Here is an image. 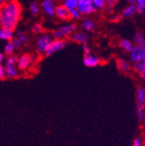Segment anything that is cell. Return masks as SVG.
Segmentation results:
<instances>
[{
  "label": "cell",
  "mask_w": 145,
  "mask_h": 146,
  "mask_svg": "<svg viewBox=\"0 0 145 146\" xmlns=\"http://www.w3.org/2000/svg\"><path fill=\"white\" fill-rule=\"evenodd\" d=\"M121 18H122L121 15H113L111 17V21H113V22H119Z\"/></svg>",
  "instance_id": "obj_35"
},
{
  "label": "cell",
  "mask_w": 145,
  "mask_h": 146,
  "mask_svg": "<svg viewBox=\"0 0 145 146\" xmlns=\"http://www.w3.org/2000/svg\"><path fill=\"white\" fill-rule=\"evenodd\" d=\"M11 43H12V44H13V46L15 47L16 50H19V49H20V48L23 46L22 42H21L19 38H14L11 40Z\"/></svg>",
  "instance_id": "obj_29"
},
{
  "label": "cell",
  "mask_w": 145,
  "mask_h": 146,
  "mask_svg": "<svg viewBox=\"0 0 145 146\" xmlns=\"http://www.w3.org/2000/svg\"><path fill=\"white\" fill-rule=\"evenodd\" d=\"M17 58L16 56H8L5 61V67L6 71V77L10 78H17L19 76V68L17 66Z\"/></svg>",
  "instance_id": "obj_4"
},
{
  "label": "cell",
  "mask_w": 145,
  "mask_h": 146,
  "mask_svg": "<svg viewBox=\"0 0 145 146\" xmlns=\"http://www.w3.org/2000/svg\"><path fill=\"white\" fill-rule=\"evenodd\" d=\"M94 7L97 11H105L107 8V0H92Z\"/></svg>",
  "instance_id": "obj_21"
},
{
  "label": "cell",
  "mask_w": 145,
  "mask_h": 146,
  "mask_svg": "<svg viewBox=\"0 0 145 146\" xmlns=\"http://www.w3.org/2000/svg\"><path fill=\"white\" fill-rule=\"evenodd\" d=\"M80 27L84 32H92L97 28V22L90 17H86L82 20Z\"/></svg>",
  "instance_id": "obj_12"
},
{
  "label": "cell",
  "mask_w": 145,
  "mask_h": 146,
  "mask_svg": "<svg viewBox=\"0 0 145 146\" xmlns=\"http://www.w3.org/2000/svg\"><path fill=\"white\" fill-rule=\"evenodd\" d=\"M77 10L80 12L82 16L85 17L92 15L97 11L92 3V0H78Z\"/></svg>",
  "instance_id": "obj_6"
},
{
  "label": "cell",
  "mask_w": 145,
  "mask_h": 146,
  "mask_svg": "<svg viewBox=\"0 0 145 146\" xmlns=\"http://www.w3.org/2000/svg\"><path fill=\"white\" fill-rule=\"evenodd\" d=\"M30 11L31 13L32 16L34 17H37L39 15L40 12V5L37 1H33L30 3Z\"/></svg>",
  "instance_id": "obj_22"
},
{
  "label": "cell",
  "mask_w": 145,
  "mask_h": 146,
  "mask_svg": "<svg viewBox=\"0 0 145 146\" xmlns=\"http://www.w3.org/2000/svg\"><path fill=\"white\" fill-rule=\"evenodd\" d=\"M30 65H31V61H30V54H23L19 58H17V66L19 68V70H26Z\"/></svg>",
  "instance_id": "obj_13"
},
{
  "label": "cell",
  "mask_w": 145,
  "mask_h": 146,
  "mask_svg": "<svg viewBox=\"0 0 145 146\" xmlns=\"http://www.w3.org/2000/svg\"><path fill=\"white\" fill-rule=\"evenodd\" d=\"M142 122H143V124H144V127H145V114H144V117H143V120H142Z\"/></svg>",
  "instance_id": "obj_39"
},
{
  "label": "cell",
  "mask_w": 145,
  "mask_h": 146,
  "mask_svg": "<svg viewBox=\"0 0 145 146\" xmlns=\"http://www.w3.org/2000/svg\"><path fill=\"white\" fill-rule=\"evenodd\" d=\"M5 53L0 52V64H5Z\"/></svg>",
  "instance_id": "obj_36"
},
{
  "label": "cell",
  "mask_w": 145,
  "mask_h": 146,
  "mask_svg": "<svg viewBox=\"0 0 145 146\" xmlns=\"http://www.w3.org/2000/svg\"><path fill=\"white\" fill-rule=\"evenodd\" d=\"M83 54L84 55H89V54L91 53V50H90L89 47L87 44L83 45Z\"/></svg>",
  "instance_id": "obj_33"
},
{
  "label": "cell",
  "mask_w": 145,
  "mask_h": 146,
  "mask_svg": "<svg viewBox=\"0 0 145 146\" xmlns=\"http://www.w3.org/2000/svg\"><path fill=\"white\" fill-rule=\"evenodd\" d=\"M119 46L121 47V49L125 51V52H128L130 53L132 49L134 48L135 46V44L134 42H132L131 40L130 39H127V38H122L119 41Z\"/></svg>",
  "instance_id": "obj_18"
},
{
  "label": "cell",
  "mask_w": 145,
  "mask_h": 146,
  "mask_svg": "<svg viewBox=\"0 0 145 146\" xmlns=\"http://www.w3.org/2000/svg\"><path fill=\"white\" fill-rule=\"evenodd\" d=\"M78 0H63V4L68 10L76 9Z\"/></svg>",
  "instance_id": "obj_26"
},
{
  "label": "cell",
  "mask_w": 145,
  "mask_h": 146,
  "mask_svg": "<svg viewBox=\"0 0 145 146\" xmlns=\"http://www.w3.org/2000/svg\"><path fill=\"white\" fill-rule=\"evenodd\" d=\"M53 40V38L51 34L50 33H43L41 35H39V36L37 38V41H36V49H37L38 52L39 53H45L46 50H48L50 44H51Z\"/></svg>",
  "instance_id": "obj_5"
},
{
  "label": "cell",
  "mask_w": 145,
  "mask_h": 146,
  "mask_svg": "<svg viewBox=\"0 0 145 146\" xmlns=\"http://www.w3.org/2000/svg\"><path fill=\"white\" fill-rule=\"evenodd\" d=\"M145 88L143 86H137L136 88V115L140 122H142L145 114Z\"/></svg>",
  "instance_id": "obj_3"
},
{
  "label": "cell",
  "mask_w": 145,
  "mask_h": 146,
  "mask_svg": "<svg viewBox=\"0 0 145 146\" xmlns=\"http://www.w3.org/2000/svg\"><path fill=\"white\" fill-rule=\"evenodd\" d=\"M9 1H10V0H0V8H1L2 6H4Z\"/></svg>",
  "instance_id": "obj_37"
},
{
  "label": "cell",
  "mask_w": 145,
  "mask_h": 146,
  "mask_svg": "<svg viewBox=\"0 0 145 146\" xmlns=\"http://www.w3.org/2000/svg\"><path fill=\"white\" fill-rule=\"evenodd\" d=\"M134 44L139 47H145V36L142 31H136L135 33Z\"/></svg>",
  "instance_id": "obj_20"
},
{
  "label": "cell",
  "mask_w": 145,
  "mask_h": 146,
  "mask_svg": "<svg viewBox=\"0 0 145 146\" xmlns=\"http://www.w3.org/2000/svg\"><path fill=\"white\" fill-rule=\"evenodd\" d=\"M135 5L137 10V13L139 14L145 13V0H136Z\"/></svg>",
  "instance_id": "obj_27"
},
{
  "label": "cell",
  "mask_w": 145,
  "mask_h": 146,
  "mask_svg": "<svg viewBox=\"0 0 145 146\" xmlns=\"http://www.w3.org/2000/svg\"><path fill=\"white\" fill-rule=\"evenodd\" d=\"M70 38L72 42L82 44V45L87 44L88 40H89L87 33L83 31H76L70 36Z\"/></svg>",
  "instance_id": "obj_9"
},
{
  "label": "cell",
  "mask_w": 145,
  "mask_h": 146,
  "mask_svg": "<svg viewBox=\"0 0 145 146\" xmlns=\"http://www.w3.org/2000/svg\"><path fill=\"white\" fill-rule=\"evenodd\" d=\"M22 7L17 0H10L0 8V28L14 31L20 21Z\"/></svg>",
  "instance_id": "obj_1"
},
{
  "label": "cell",
  "mask_w": 145,
  "mask_h": 146,
  "mask_svg": "<svg viewBox=\"0 0 145 146\" xmlns=\"http://www.w3.org/2000/svg\"><path fill=\"white\" fill-rule=\"evenodd\" d=\"M38 55H36V54L30 55V61H31V65L37 63V61H38Z\"/></svg>",
  "instance_id": "obj_34"
},
{
  "label": "cell",
  "mask_w": 145,
  "mask_h": 146,
  "mask_svg": "<svg viewBox=\"0 0 145 146\" xmlns=\"http://www.w3.org/2000/svg\"><path fill=\"white\" fill-rule=\"evenodd\" d=\"M117 66L118 70L123 73V74H129L132 70V64L130 61L124 59V58H119L117 60Z\"/></svg>",
  "instance_id": "obj_15"
},
{
  "label": "cell",
  "mask_w": 145,
  "mask_h": 146,
  "mask_svg": "<svg viewBox=\"0 0 145 146\" xmlns=\"http://www.w3.org/2000/svg\"><path fill=\"white\" fill-rule=\"evenodd\" d=\"M136 0H127V2L129 3V5H135Z\"/></svg>",
  "instance_id": "obj_38"
},
{
  "label": "cell",
  "mask_w": 145,
  "mask_h": 146,
  "mask_svg": "<svg viewBox=\"0 0 145 146\" xmlns=\"http://www.w3.org/2000/svg\"><path fill=\"white\" fill-rule=\"evenodd\" d=\"M16 49L15 47L13 46L11 41H9L5 44V48H4V53L5 55H7V56H12V55L14 54Z\"/></svg>",
  "instance_id": "obj_23"
},
{
  "label": "cell",
  "mask_w": 145,
  "mask_h": 146,
  "mask_svg": "<svg viewBox=\"0 0 145 146\" xmlns=\"http://www.w3.org/2000/svg\"><path fill=\"white\" fill-rule=\"evenodd\" d=\"M77 25L74 23H67L63 25H61L59 28L55 30L51 36L53 39H64V38L70 36L72 33L77 31Z\"/></svg>",
  "instance_id": "obj_2"
},
{
  "label": "cell",
  "mask_w": 145,
  "mask_h": 146,
  "mask_svg": "<svg viewBox=\"0 0 145 146\" xmlns=\"http://www.w3.org/2000/svg\"><path fill=\"white\" fill-rule=\"evenodd\" d=\"M70 11V18L73 20H79L82 15L80 14V12L76 9H72V10H69Z\"/></svg>",
  "instance_id": "obj_28"
},
{
  "label": "cell",
  "mask_w": 145,
  "mask_h": 146,
  "mask_svg": "<svg viewBox=\"0 0 145 146\" xmlns=\"http://www.w3.org/2000/svg\"><path fill=\"white\" fill-rule=\"evenodd\" d=\"M83 63L86 67L94 68V67L98 66L101 64V59L98 56H97V55L90 53L89 55H84Z\"/></svg>",
  "instance_id": "obj_10"
},
{
  "label": "cell",
  "mask_w": 145,
  "mask_h": 146,
  "mask_svg": "<svg viewBox=\"0 0 145 146\" xmlns=\"http://www.w3.org/2000/svg\"><path fill=\"white\" fill-rule=\"evenodd\" d=\"M132 146H142V139L140 137H137L134 139Z\"/></svg>",
  "instance_id": "obj_32"
},
{
  "label": "cell",
  "mask_w": 145,
  "mask_h": 146,
  "mask_svg": "<svg viewBox=\"0 0 145 146\" xmlns=\"http://www.w3.org/2000/svg\"><path fill=\"white\" fill-rule=\"evenodd\" d=\"M6 78L5 67L3 64H0V80H4Z\"/></svg>",
  "instance_id": "obj_30"
},
{
  "label": "cell",
  "mask_w": 145,
  "mask_h": 146,
  "mask_svg": "<svg viewBox=\"0 0 145 146\" xmlns=\"http://www.w3.org/2000/svg\"><path fill=\"white\" fill-rule=\"evenodd\" d=\"M136 14H137V10H136V5H129L122 9L120 15L122 18H130V17H133Z\"/></svg>",
  "instance_id": "obj_16"
},
{
  "label": "cell",
  "mask_w": 145,
  "mask_h": 146,
  "mask_svg": "<svg viewBox=\"0 0 145 146\" xmlns=\"http://www.w3.org/2000/svg\"><path fill=\"white\" fill-rule=\"evenodd\" d=\"M14 31L5 29V28H0V40L2 41H11L14 38Z\"/></svg>",
  "instance_id": "obj_17"
},
{
  "label": "cell",
  "mask_w": 145,
  "mask_h": 146,
  "mask_svg": "<svg viewBox=\"0 0 145 146\" xmlns=\"http://www.w3.org/2000/svg\"><path fill=\"white\" fill-rule=\"evenodd\" d=\"M55 16L61 21H68L70 19V11L64 5H58L56 6Z\"/></svg>",
  "instance_id": "obj_14"
},
{
  "label": "cell",
  "mask_w": 145,
  "mask_h": 146,
  "mask_svg": "<svg viewBox=\"0 0 145 146\" xmlns=\"http://www.w3.org/2000/svg\"><path fill=\"white\" fill-rule=\"evenodd\" d=\"M15 35H16V38H19V39L22 42L23 44H26V43L28 42V36H27V35H26L23 31H21V30H17V31L15 32Z\"/></svg>",
  "instance_id": "obj_25"
},
{
  "label": "cell",
  "mask_w": 145,
  "mask_h": 146,
  "mask_svg": "<svg viewBox=\"0 0 145 146\" xmlns=\"http://www.w3.org/2000/svg\"><path fill=\"white\" fill-rule=\"evenodd\" d=\"M145 47H139L135 45L132 50L129 53L130 54V63L133 64H138L142 59V54H143V49Z\"/></svg>",
  "instance_id": "obj_11"
},
{
  "label": "cell",
  "mask_w": 145,
  "mask_h": 146,
  "mask_svg": "<svg viewBox=\"0 0 145 146\" xmlns=\"http://www.w3.org/2000/svg\"><path fill=\"white\" fill-rule=\"evenodd\" d=\"M133 69L136 71V74L140 77V78L145 81V63L141 62V63L136 64L133 65Z\"/></svg>",
  "instance_id": "obj_19"
},
{
  "label": "cell",
  "mask_w": 145,
  "mask_h": 146,
  "mask_svg": "<svg viewBox=\"0 0 145 146\" xmlns=\"http://www.w3.org/2000/svg\"><path fill=\"white\" fill-rule=\"evenodd\" d=\"M31 32L34 34V35H41L44 33V26L39 24V23H35L32 26H31Z\"/></svg>",
  "instance_id": "obj_24"
},
{
  "label": "cell",
  "mask_w": 145,
  "mask_h": 146,
  "mask_svg": "<svg viewBox=\"0 0 145 146\" xmlns=\"http://www.w3.org/2000/svg\"><path fill=\"white\" fill-rule=\"evenodd\" d=\"M144 104H145V98H144Z\"/></svg>",
  "instance_id": "obj_40"
},
{
  "label": "cell",
  "mask_w": 145,
  "mask_h": 146,
  "mask_svg": "<svg viewBox=\"0 0 145 146\" xmlns=\"http://www.w3.org/2000/svg\"><path fill=\"white\" fill-rule=\"evenodd\" d=\"M120 0H107V8L112 10Z\"/></svg>",
  "instance_id": "obj_31"
},
{
  "label": "cell",
  "mask_w": 145,
  "mask_h": 146,
  "mask_svg": "<svg viewBox=\"0 0 145 146\" xmlns=\"http://www.w3.org/2000/svg\"><path fill=\"white\" fill-rule=\"evenodd\" d=\"M56 6L57 5L55 3V0H42V2L40 4V7L42 8V11L49 17H55Z\"/></svg>",
  "instance_id": "obj_8"
},
{
  "label": "cell",
  "mask_w": 145,
  "mask_h": 146,
  "mask_svg": "<svg viewBox=\"0 0 145 146\" xmlns=\"http://www.w3.org/2000/svg\"><path fill=\"white\" fill-rule=\"evenodd\" d=\"M66 46H67V42L64 39H53L48 50L44 53V55L46 57H50L54 53L63 50L64 49H65Z\"/></svg>",
  "instance_id": "obj_7"
}]
</instances>
